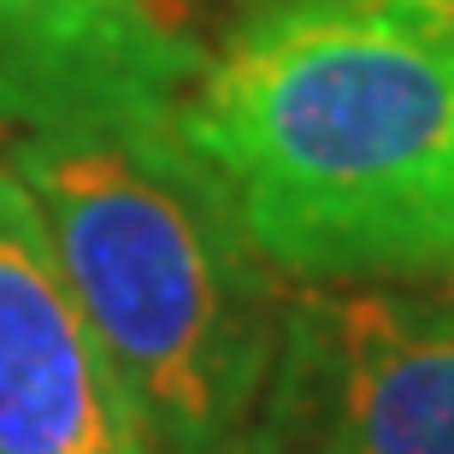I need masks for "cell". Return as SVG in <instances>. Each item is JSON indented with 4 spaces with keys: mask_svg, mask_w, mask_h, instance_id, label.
Returning <instances> with one entry per match:
<instances>
[{
    "mask_svg": "<svg viewBox=\"0 0 454 454\" xmlns=\"http://www.w3.org/2000/svg\"><path fill=\"white\" fill-rule=\"evenodd\" d=\"M177 124L289 284L454 266V0L248 12Z\"/></svg>",
    "mask_w": 454,
    "mask_h": 454,
    "instance_id": "1",
    "label": "cell"
},
{
    "mask_svg": "<svg viewBox=\"0 0 454 454\" xmlns=\"http://www.w3.org/2000/svg\"><path fill=\"white\" fill-rule=\"evenodd\" d=\"M0 454H153L0 153Z\"/></svg>",
    "mask_w": 454,
    "mask_h": 454,
    "instance_id": "4",
    "label": "cell"
},
{
    "mask_svg": "<svg viewBox=\"0 0 454 454\" xmlns=\"http://www.w3.org/2000/svg\"><path fill=\"white\" fill-rule=\"evenodd\" d=\"M242 454H454V266L289 289Z\"/></svg>",
    "mask_w": 454,
    "mask_h": 454,
    "instance_id": "3",
    "label": "cell"
},
{
    "mask_svg": "<svg viewBox=\"0 0 454 454\" xmlns=\"http://www.w3.org/2000/svg\"><path fill=\"white\" fill-rule=\"evenodd\" d=\"M242 12H278V6H307V0H231Z\"/></svg>",
    "mask_w": 454,
    "mask_h": 454,
    "instance_id": "6",
    "label": "cell"
},
{
    "mask_svg": "<svg viewBox=\"0 0 454 454\" xmlns=\"http://www.w3.org/2000/svg\"><path fill=\"white\" fill-rule=\"evenodd\" d=\"M201 66L177 0H0V136L177 113Z\"/></svg>",
    "mask_w": 454,
    "mask_h": 454,
    "instance_id": "5",
    "label": "cell"
},
{
    "mask_svg": "<svg viewBox=\"0 0 454 454\" xmlns=\"http://www.w3.org/2000/svg\"><path fill=\"white\" fill-rule=\"evenodd\" d=\"M153 454H242L289 278L254 248L177 113L0 136Z\"/></svg>",
    "mask_w": 454,
    "mask_h": 454,
    "instance_id": "2",
    "label": "cell"
}]
</instances>
